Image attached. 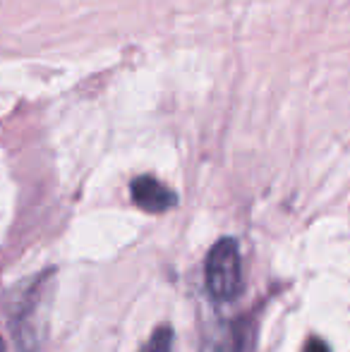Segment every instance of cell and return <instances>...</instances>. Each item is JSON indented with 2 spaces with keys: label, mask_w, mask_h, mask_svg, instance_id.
Here are the masks:
<instances>
[{
  "label": "cell",
  "mask_w": 350,
  "mask_h": 352,
  "mask_svg": "<svg viewBox=\"0 0 350 352\" xmlns=\"http://www.w3.org/2000/svg\"><path fill=\"white\" fill-rule=\"evenodd\" d=\"M132 201L146 213H166L177 204L175 192H171L161 180L154 175H140L130 185Z\"/></svg>",
  "instance_id": "obj_2"
},
{
  "label": "cell",
  "mask_w": 350,
  "mask_h": 352,
  "mask_svg": "<svg viewBox=\"0 0 350 352\" xmlns=\"http://www.w3.org/2000/svg\"><path fill=\"white\" fill-rule=\"evenodd\" d=\"M243 256L233 237H223L209 250L204 261V285L214 302H233L243 292Z\"/></svg>",
  "instance_id": "obj_1"
},
{
  "label": "cell",
  "mask_w": 350,
  "mask_h": 352,
  "mask_svg": "<svg viewBox=\"0 0 350 352\" xmlns=\"http://www.w3.org/2000/svg\"><path fill=\"white\" fill-rule=\"evenodd\" d=\"M303 352H331V350H329V345L324 343L322 338H317V336H314V338H309L307 343H305Z\"/></svg>",
  "instance_id": "obj_5"
},
{
  "label": "cell",
  "mask_w": 350,
  "mask_h": 352,
  "mask_svg": "<svg viewBox=\"0 0 350 352\" xmlns=\"http://www.w3.org/2000/svg\"><path fill=\"white\" fill-rule=\"evenodd\" d=\"M140 352H173V331H171L168 326L156 329Z\"/></svg>",
  "instance_id": "obj_4"
},
{
  "label": "cell",
  "mask_w": 350,
  "mask_h": 352,
  "mask_svg": "<svg viewBox=\"0 0 350 352\" xmlns=\"http://www.w3.org/2000/svg\"><path fill=\"white\" fill-rule=\"evenodd\" d=\"M254 340H257L254 319L245 316L230 326V352H254Z\"/></svg>",
  "instance_id": "obj_3"
}]
</instances>
